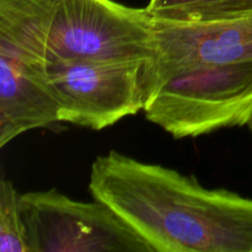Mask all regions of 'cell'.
I'll return each mask as SVG.
<instances>
[{"mask_svg":"<svg viewBox=\"0 0 252 252\" xmlns=\"http://www.w3.org/2000/svg\"><path fill=\"white\" fill-rule=\"evenodd\" d=\"M89 189L153 252H252V198L236 192L115 150L93 162Z\"/></svg>","mask_w":252,"mask_h":252,"instance_id":"6da1fadb","label":"cell"},{"mask_svg":"<svg viewBox=\"0 0 252 252\" xmlns=\"http://www.w3.org/2000/svg\"><path fill=\"white\" fill-rule=\"evenodd\" d=\"M143 111L175 139L249 125L252 62L201 66L175 76L148 96Z\"/></svg>","mask_w":252,"mask_h":252,"instance_id":"7a4b0ae2","label":"cell"},{"mask_svg":"<svg viewBox=\"0 0 252 252\" xmlns=\"http://www.w3.org/2000/svg\"><path fill=\"white\" fill-rule=\"evenodd\" d=\"M47 63L147 61L154 19L115 0H44Z\"/></svg>","mask_w":252,"mask_h":252,"instance_id":"3957f363","label":"cell"},{"mask_svg":"<svg viewBox=\"0 0 252 252\" xmlns=\"http://www.w3.org/2000/svg\"><path fill=\"white\" fill-rule=\"evenodd\" d=\"M30 252H153L111 207L57 189L21 193Z\"/></svg>","mask_w":252,"mask_h":252,"instance_id":"277c9868","label":"cell"},{"mask_svg":"<svg viewBox=\"0 0 252 252\" xmlns=\"http://www.w3.org/2000/svg\"><path fill=\"white\" fill-rule=\"evenodd\" d=\"M145 61L47 64L59 122L101 130L144 110Z\"/></svg>","mask_w":252,"mask_h":252,"instance_id":"5b68a950","label":"cell"},{"mask_svg":"<svg viewBox=\"0 0 252 252\" xmlns=\"http://www.w3.org/2000/svg\"><path fill=\"white\" fill-rule=\"evenodd\" d=\"M153 53L144 64L147 97L170 79L201 66L252 62V11L226 19H154Z\"/></svg>","mask_w":252,"mask_h":252,"instance_id":"8992f818","label":"cell"},{"mask_svg":"<svg viewBox=\"0 0 252 252\" xmlns=\"http://www.w3.org/2000/svg\"><path fill=\"white\" fill-rule=\"evenodd\" d=\"M42 54L0 39V147L59 122Z\"/></svg>","mask_w":252,"mask_h":252,"instance_id":"52a82bcc","label":"cell"},{"mask_svg":"<svg viewBox=\"0 0 252 252\" xmlns=\"http://www.w3.org/2000/svg\"><path fill=\"white\" fill-rule=\"evenodd\" d=\"M147 10L162 21H211L252 11V0H150Z\"/></svg>","mask_w":252,"mask_h":252,"instance_id":"ba28073f","label":"cell"},{"mask_svg":"<svg viewBox=\"0 0 252 252\" xmlns=\"http://www.w3.org/2000/svg\"><path fill=\"white\" fill-rule=\"evenodd\" d=\"M0 252H30L21 211V193L12 181H0Z\"/></svg>","mask_w":252,"mask_h":252,"instance_id":"9c48e42d","label":"cell"},{"mask_svg":"<svg viewBox=\"0 0 252 252\" xmlns=\"http://www.w3.org/2000/svg\"><path fill=\"white\" fill-rule=\"evenodd\" d=\"M249 127H250V129H251V132H252V118H251V121H250V122H249Z\"/></svg>","mask_w":252,"mask_h":252,"instance_id":"30bf717a","label":"cell"}]
</instances>
